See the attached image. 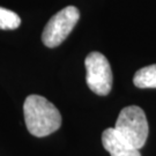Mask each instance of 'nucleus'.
Here are the masks:
<instances>
[{
  "label": "nucleus",
  "instance_id": "1",
  "mask_svg": "<svg viewBox=\"0 0 156 156\" xmlns=\"http://www.w3.org/2000/svg\"><path fill=\"white\" fill-rule=\"evenodd\" d=\"M26 126L30 134L43 138L50 135L62 125V116L56 106L43 96L30 95L23 104Z\"/></svg>",
  "mask_w": 156,
  "mask_h": 156
},
{
  "label": "nucleus",
  "instance_id": "2",
  "mask_svg": "<svg viewBox=\"0 0 156 156\" xmlns=\"http://www.w3.org/2000/svg\"><path fill=\"white\" fill-rule=\"evenodd\" d=\"M113 128L125 141L138 149L145 146L149 133L145 111L136 105L124 108Z\"/></svg>",
  "mask_w": 156,
  "mask_h": 156
},
{
  "label": "nucleus",
  "instance_id": "3",
  "mask_svg": "<svg viewBox=\"0 0 156 156\" xmlns=\"http://www.w3.org/2000/svg\"><path fill=\"white\" fill-rule=\"evenodd\" d=\"M80 19V12L74 6H68L58 12L46 23L42 41L48 48H56L68 37Z\"/></svg>",
  "mask_w": 156,
  "mask_h": 156
},
{
  "label": "nucleus",
  "instance_id": "4",
  "mask_svg": "<svg viewBox=\"0 0 156 156\" xmlns=\"http://www.w3.org/2000/svg\"><path fill=\"white\" fill-rule=\"evenodd\" d=\"M84 66L87 69V84L90 90L98 96H106L111 91L113 81L111 66L108 59L102 53L95 51L87 56Z\"/></svg>",
  "mask_w": 156,
  "mask_h": 156
},
{
  "label": "nucleus",
  "instance_id": "5",
  "mask_svg": "<svg viewBox=\"0 0 156 156\" xmlns=\"http://www.w3.org/2000/svg\"><path fill=\"white\" fill-rule=\"evenodd\" d=\"M102 145L111 156H141L140 149L125 141L113 127L102 133Z\"/></svg>",
  "mask_w": 156,
  "mask_h": 156
},
{
  "label": "nucleus",
  "instance_id": "6",
  "mask_svg": "<svg viewBox=\"0 0 156 156\" xmlns=\"http://www.w3.org/2000/svg\"><path fill=\"white\" fill-rule=\"evenodd\" d=\"M133 83L141 89L156 88V64L140 68L134 74Z\"/></svg>",
  "mask_w": 156,
  "mask_h": 156
},
{
  "label": "nucleus",
  "instance_id": "7",
  "mask_svg": "<svg viewBox=\"0 0 156 156\" xmlns=\"http://www.w3.org/2000/svg\"><path fill=\"white\" fill-rule=\"evenodd\" d=\"M21 19L15 12L0 7V29L1 30H14L20 27Z\"/></svg>",
  "mask_w": 156,
  "mask_h": 156
}]
</instances>
